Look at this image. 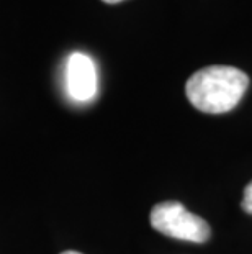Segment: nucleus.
<instances>
[{"label":"nucleus","instance_id":"obj_6","mask_svg":"<svg viewBox=\"0 0 252 254\" xmlns=\"http://www.w3.org/2000/svg\"><path fill=\"white\" fill-rule=\"evenodd\" d=\"M61 254H82V253H79V251H64Z\"/></svg>","mask_w":252,"mask_h":254},{"label":"nucleus","instance_id":"obj_4","mask_svg":"<svg viewBox=\"0 0 252 254\" xmlns=\"http://www.w3.org/2000/svg\"><path fill=\"white\" fill-rule=\"evenodd\" d=\"M241 205H243L244 212H248V213L252 215V181L244 189V197H243V202H241Z\"/></svg>","mask_w":252,"mask_h":254},{"label":"nucleus","instance_id":"obj_2","mask_svg":"<svg viewBox=\"0 0 252 254\" xmlns=\"http://www.w3.org/2000/svg\"><path fill=\"white\" fill-rule=\"evenodd\" d=\"M151 225L155 231L174 240L205 243L211 235L210 225L198 215L189 212L179 202H162L151 210Z\"/></svg>","mask_w":252,"mask_h":254},{"label":"nucleus","instance_id":"obj_1","mask_svg":"<svg viewBox=\"0 0 252 254\" xmlns=\"http://www.w3.org/2000/svg\"><path fill=\"white\" fill-rule=\"evenodd\" d=\"M249 87V77L231 66H210L187 80L185 94L197 110L226 113L239 104Z\"/></svg>","mask_w":252,"mask_h":254},{"label":"nucleus","instance_id":"obj_3","mask_svg":"<svg viewBox=\"0 0 252 254\" xmlns=\"http://www.w3.org/2000/svg\"><path fill=\"white\" fill-rule=\"evenodd\" d=\"M67 94L76 102H89L97 94L95 64L84 53H72L66 66Z\"/></svg>","mask_w":252,"mask_h":254},{"label":"nucleus","instance_id":"obj_5","mask_svg":"<svg viewBox=\"0 0 252 254\" xmlns=\"http://www.w3.org/2000/svg\"><path fill=\"white\" fill-rule=\"evenodd\" d=\"M105 3H120V2H123V0H103Z\"/></svg>","mask_w":252,"mask_h":254}]
</instances>
